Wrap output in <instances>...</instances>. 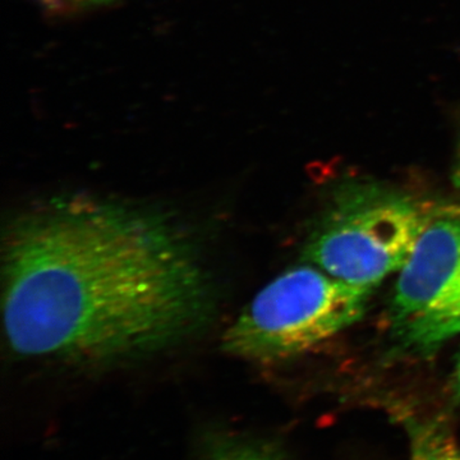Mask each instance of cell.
I'll use <instances>...</instances> for the list:
<instances>
[{
  "label": "cell",
  "instance_id": "obj_1",
  "mask_svg": "<svg viewBox=\"0 0 460 460\" xmlns=\"http://www.w3.org/2000/svg\"><path fill=\"white\" fill-rule=\"evenodd\" d=\"M192 241L165 215L66 196L30 208L3 250V321L25 358L105 363L159 352L213 316Z\"/></svg>",
  "mask_w": 460,
  "mask_h": 460
},
{
  "label": "cell",
  "instance_id": "obj_2",
  "mask_svg": "<svg viewBox=\"0 0 460 460\" xmlns=\"http://www.w3.org/2000/svg\"><path fill=\"white\" fill-rule=\"evenodd\" d=\"M371 289L350 286L317 266L289 269L271 280L224 332V352L253 362L310 352L362 319Z\"/></svg>",
  "mask_w": 460,
  "mask_h": 460
},
{
  "label": "cell",
  "instance_id": "obj_3",
  "mask_svg": "<svg viewBox=\"0 0 460 460\" xmlns=\"http://www.w3.org/2000/svg\"><path fill=\"white\" fill-rule=\"evenodd\" d=\"M431 208L383 184L341 186L305 247V260L350 286L371 289L401 270Z\"/></svg>",
  "mask_w": 460,
  "mask_h": 460
},
{
  "label": "cell",
  "instance_id": "obj_4",
  "mask_svg": "<svg viewBox=\"0 0 460 460\" xmlns=\"http://www.w3.org/2000/svg\"><path fill=\"white\" fill-rule=\"evenodd\" d=\"M399 347L428 356L460 334V205L431 208L390 307Z\"/></svg>",
  "mask_w": 460,
  "mask_h": 460
},
{
  "label": "cell",
  "instance_id": "obj_5",
  "mask_svg": "<svg viewBox=\"0 0 460 460\" xmlns=\"http://www.w3.org/2000/svg\"><path fill=\"white\" fill-rule=\"evenodd\" d=\"M199 460H292L277 440L230 429H206Z\"/></svg>",
  "mask_w": 460,
  "mask_h": 460
},
{
  "label": "cell",
  "instance_id": "obj_6",
  "mask_svg": "<svg viewBox=\"0 0 460 460\" xmlns=\"http://www.w3.org/2000/svg\"><path fill=\"white\" fill-rule=\"evenodd\" d=\"M408 460H460V441L441 419L417 420L404 416Z\"/></svg>",
  "mask_w": 460,
  "mask_h": 460
},
{
  "label": "cell",
  "instance_id": "obj_7",
  "mask_svg": "<svg viewBox=\"0 0 460 460\" xmlns=\"http://www.w3.org/2000/svg\"><path fill=\"white\" fill-rule=\"evenodd\" d=\"M41 4L56 13H74L111 5L117 0H40Z\"/></svg>",
  "mask_w": 460,
  "mask_h": 460
},
{
  "label": "cell",
  "instance_id": "obj_8",
  "mask_svg": "<svg viewBox=\"0 0 460 460\" xmlns=\"http://www.w3.org/2000/svg\"><path fill=\"white\" fill-rule=\"evenodd\" d=\"M452 392L454 398L460 402V358L456 362L452 378Z\"/></svg>",
  "mask_w": 460,
  "mask_h": 460
},
{
  "label": "cell",
  "instance_id": "obj_9",
  "mask_svg": "<svg viewBox=\"0 0 460 460\" xmlns=\"http://www.w3.org/2000/svg\"><path fill=\"white\" fill-rule=\"evenodd\" d=\"M453 181L456 184V189L460 190V142L458 147V153H456V164L453 169Z\"/></svg>",
  "mask_w": 460,
  "mask_h": 460
}]
</instances>
